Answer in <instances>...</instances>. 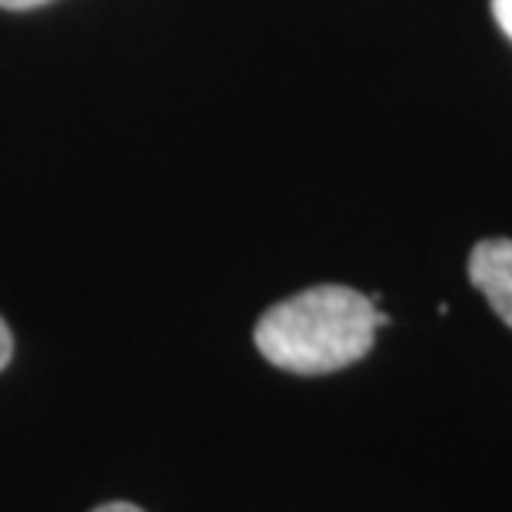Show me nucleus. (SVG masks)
<instances>
[{
	"mask_svg": "<svg viewBox=\"0 0 512 512\" xmlns=\"http://www.w3.org/2000/svg\"><path fill=\"white\" fill-rule=\"evenodd\" d=\"M493 17L499 30L512 40V0H493Z\"/></svg>",
	"mask_w": 512,
	"mask_h": 512,
	"instance_id": "3",
	"label": "nucleus"
},
{
	"mask_svg": "<svg viewBox=\"0 0 512 512\" xmlns=\"http://www.w3.org/2000/svg\"><path fill=\"white\" fill-rule=\"evenodd\" d=\"M10 356H14V336H10L4 316H0V370L10 363Z\"/></svg>",
	"mask_w": 512,
	"mask_h": 512,
	"instance_id": "4",
	"label": "nucleus"
},
{
	"mask_svg": "<svg viewBox=\"0 0 512 512\" xmlns=\"http://www.w3.org/2000/svg\"><path fill=\"white\" fill-rule=\"evenodd\" d=\"M90 512H143V509L133 506V503H107V506H97V509H90Z\"/></svg>",
	"mask_w": 512,
	"mask_h": 512,
	"instance_id": "6",
	"label": "nucleus"
},
{
	"mask_svg": "<svg viewBox=\"0 0 512 512\" xmlns=\"http://www.w3.org/2000/svg\"><path fill=\"white\" fill-rule=\"evenodd\" d=\"M469 283L512 330V240H483L469 253Z\"/></svg>",
	"mask_w": 512,
	"mask_h": 512,
	"instance_id": "2",
	"label": "nucleus"
},
{
	"mask_svg": "<svg viewBox=\"0 0 512 512\" xmlns=\"http://www.w3.org/2000/svg\"><path fill=\"white\" fill-rule=\"evenodd\" d=\"M40 4H50V0H0V7L4 10H34Z\"/></svg>",
	"mask_w": 512,
	"mask_h": 512,
	"instance_id": "5",
	"label": "nucleus"
},
{
	"mask_svg": "<svg viewBox=\"0 0 512 512\" xmlns=\"http://www.w3.org/2000/svg\"><path fill=\"white\" fill-rule=\"evenodd\" d=\"M389 323L376 300L350 286H310L256 320L253 343L266 363L296 376H323L360 363Z\"/></svg>",
	"mask_w": 512,
	"mask_h": 512,
	"instance_id": "1",
	"label": "nucleus"
}]
</instances>
